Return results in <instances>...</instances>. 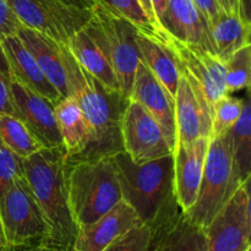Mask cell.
Here are the masks:
<instances>
[{"label":"cell","mask_w":251,"mask_h":251,"mask_svg":"<svg viewBox=\"0 0 251 251\" xmlns=\"http://www.w3.org/2000/svg\"><path fill=\"white\" fill-rule=\"evenodd\" d=\"M61 59L69 96L77 102L92 130V139L85 151L66 164L113 157L122 152V119L129 98L122 91L105 87L88 74L65 44H61Z\"/></svg>","instance_id":"6da1fadb"},{"label":"cell","mask_w":251,"mask_h":251,"mask_svg":"<svg viewBox=\"0 0 251 251\" xmlns=\"http://www.w3.org/2000/svg\"><path fill=\"white\" fill-rule=\"evenodd\" d=\"M122 199L156 234L181 212L174 188L173 153L135 163L124 151L113 156Z\"/></svg>","instance_id":"7a4b0ae2"},{"label":"cell","mask_w":251,"mask_h":251,"mask_svg":"<svg viewBox=\"0 0 251 251\" xmlns=\"http://www.w3.org/2000/svg\"><path fill=\"white\" fill-rule=\"evenodd\" d=\"M66 169L63 146L43 147L24 159L25 176L46 222L42 244L60 251H70L77 234L68 202Z\"/></svg>","instance_id":"3957f363"},{"label":"cell","mask_w":251,"mask_h":251,"mask_svg":"<svg viewBox=\"0 0 251 251\" xmlns=\"http://www.w3.org/2000/svg\"><path fill=\"white\" fill-rule=\"evenodd\" d=\"M66 166L68 202L77 229L97 221L123 200L113 157Z\"/></svg>","instance_id":"277c9868"},{"label":"cell","mask_w":251,"mask_h":251,"mask_svg":"<svg viewBox=\"0 0 251 251\" xmlns=\"http://www.w3.org/2000/svg\"><path fill=\"white\" fill-rule=\"evenodd\" d=\"M83 29L105 56L117 76L120 91L129 98L136 68L141 60L136 42L139 28L98 1Z\"/></svg>","instance_id":"5b68a950"},{"label":"cell","mask_w":251,"mask_h":251,"mask_svg":"<svg viewBox=\"0 0 251 251\" xmlns=\"http://www.w3.org/2000/svg\"><path fill=\"white\" fill-rule=\"evenodd\" d=\"M239 185L235 178L229 131L210 137L198 199L186 215L205 230Z\"/></svg>","instance_id":"8992f818"},{"label":"cell","mask_w":251,"mask_h":251,"mask_svg":"<svg viewBox=\"0 0 251 251\" xmlns=\"http://www.w3.org/2000/svg\"><path fill=\"white\" fill-rule=\"evenodd\" d=\"M100 0H7L22 26L59 44L82 29Z\"/></svg>","instance_id":"52a82bcc"},{"label":"cell","mask_w":251,"mask_h":251,"mask_svg":"<svg viewBox=\"0 0 251 251\" xmlns=\"http://www.w3.org/2000/svg\"><path fill=\"white\" fill-rule=\"evenodd\" d=\"M0 248L42 244L46 222L26 176L17 178L0 200Z\"/></svg>","instance_id":"ba28073f"},{"label":"cell","mask_w":251,"mask_h":251,"mask_svg":"<svg viewBox=\"0 0 251 251\" xmlns=\"http://www.w3.org/2000/svg\"><path fill=\"white\" fill-rule=\"evenodd\" d=\"M154 32L173 55L180 75L205 95L212 109L218 100L228 95L226 61L200 47L178 41L163 29L157 28Z\"/></svg>","instance_id":"9c48e42d"},{"label":"cell","mask_w":251,"mask_h":251,"mask_svg":"<svg viewBox=\"0 0 251 251\" xmlns=\"http://www.w3.org/2000/svg\"><path fill=\"white\" fill-rule=\"evenodd\" d=\"M207 251H245L251 235L250 180L244 181L205 229Z\"/></svg>","instance_id":"30bf717a"},{"label":"cell","mask_w":251,"mask_h":251,"mask_svg":"<svg viewBox=\"0 0 251 251\" xmlns=\"http://www.w3.org/2000/svg\"><path fill=\"white\" fill-rule=\"evenodd\" d=\"M122 141L123 151L135 163L173 153L157 120L130 98L122 119Z\"/></svg>","instance_id":"8fae6325"},{"label":"cell","mask_w":251,"mask_h":251,"mask_svg":"<svg viewBox=\"0 0 251 251\" xmlns=\"http://www.w3.org/2000/svg\"><path fill=\"white\" fill-rule=\"evenodd\" d=\"M14 115L27 127L32 136L46 149L61 147L60 132L50 100L34 91L10 80Z\"/></svg>","instance_id":"7c38bea8"},{"label":"cell","mask_w":251,"mask_h":251,"mask_svg":"<svg viewBox=\"0 0 251 251\" xmlns=\"http://www.w3.org/2000/svg\"><path fill=\"white\" fill-rule=\"evenodd\" d=\"M129 98L142 105L157 120L173 152L176 145L174 97L154 77L142 60H140L136 68Z\"/></svg>","instance_id":"4fadbf2b"},{"label":"cell","mask_w":251,"mask_h":251,"mask_svg":"<svg viewBox=\"0 0 251 251\" xmlns=\"http://www.w3.org/2000/svg\"><path fill=\"white\" fill-rule=\"evenodd\" d=\"M210 137L193 142H176L173 151L174 188L181 212L186 213L196 202L205 167Z\"/></svg>","instance_id":"5bb4252c"},{"label":"cell","mask_w":251,"mask_h":251,"mask_svg":"<svg viewBox=\"0 0 251 251\" xmlns=\"http://www.w3.org/2000/svg\"><path fill=\"white\" fill-rule=\"evenodd\" d=\"M159 28L178 41L217 55L210 22L193 0H168Z\"/></svg>","instance_id":"9a60e30c"},{"label":"cell","mask_w":251,"mask_h":251,"mask_svg":"<svg viewBox=\"0 0 251 251\" xmlns=\"http://www.w3.org/2000/svg\"><path fill=\"white\" fill-rule=\"evenodd\" d=\"M176 142H193L199 137H210L212 109L207 100L180 75L174 96Z\"/></svg>","instance_id":"2e32d148"},{"label":"cell","mask_w":251,"mask_h":251,"mask_svg":"<svg viewBox=\"0 0 251 251\" xmlns=\"http://www.w3.org/2000/svg\"><path fill=\"white\" fill-rule=\"evenodd\" d=\"M140 225L142 223L135 211L120 200L97 221L78 228L70 251H104L118 238Z\"/></svg>","instance_id":"e0dca14e"},{"label":"cell","mask_w":251,"mask_h":251,"mask_svg":"<svg viewBox=\"0 0 251 251\" xmlns=\"http://www.w3.org/2000/svg\"><path fill=\"white\" fill-rule=\"evenodd\" d=\"M0 41L9 64L10 80L16 81L56 104L61 100V96L47 78L17 34L1 37Z\"/></svg>","instance_id":"ac0fdd59"},{"label":"cell","mask_w":251,"mask_h":251,"mask_svg":"<svg viewBox=\"0 0 251 251\" xmlns=\"http://www.w3.org/2000/svg\"><path fill=\"white\" fill-rule=\"evenodd\" d=\"M16 34L61 98L68 97V82L61 59V44L25 26L20 27Z\"/></svg>","instance_id":"d6986e66"},{"label":"cell","mask_w":251,"mask_h":251,"mask_svg":"<svg viewBox=\"0 0 251 251\" xmlns=\"http://www.w3.org/2000/svg\"><path fill=\"white\" fill-rule=\"evenodd\" d=\"M54 114L68 163L85 151L92 139V130L77 102L70 96L54 105Z\"/></svg>","instance_id":"ffe728a7"},{"label":"cell","mask_w":251,"mask_h":251,"mask_svg":"<svg viewBox=\"0 0 251 251\" xmlns=\"http://www.w3.org/2000/svg\"><path fill=\"white\" fill-rule=\"evenodd\" d=\"M140 58L150 69L154 77L166 87L172 96H176L180 73L169 49L157 37L156 32L137 29L136 36Z\"/></svg>","instance_id":"44dd1931"},{"label":"cell","mask_w":251,"mask_h":251,"mask_svg":"<svg viewBox=\"0 0 251 251\" xmlns=\"http://www.w3.org/2000/svg\"><path fill=\"white\" fill-rule=\"evenodd\" d=\"M152 251H207L205 230L180 212L153 234Z\"/></svg>","instance_id":"7402d4cb"},{"label":"cell","mask_w":251,"mask_h":251,"mask_svg":"<svg viewBox=\"0 0 251 251\" xmlns=\"http://www.w3.org/2000/svg\"><path fill=\"white\" fill-rule=\"evenodd\" d=\"M65 46L71 51L76 61L88 74L97 78L105 87L120 91L117 76H115L112 66L109 65L100 49L96 46V43L91 39L85 29H80L74 36H71L68 44Z\"/></svg>","instance_id":"603a6c76"},{"label":"cell","mask_w":251,"mask_h":251,"mask_svg":"<svg viewBox=\"0 0 251 251\" xmlns=\"http://www.w3.org/2000/svg\"><path fill=\"white\" fill-rule=\"evenodd\" d=\"M250 22L245 21L239 14L222 12L211 24L217 55L227 61L234 51L250 44Z\"/></svg>","instance_id":"cb8c5ba5"},{"label":"cell","mask_w":251,"mask_h":251,"mask_svg":"<svg viewBox=\"0 0 251 251\" xmlns=\"http://www.w3.org/2000/svg\"><path fill=\"white\" fill-rule=\"evenodd\" d=\"M235 178L242 185L250 180L251 174V104L249 95L238 122L229 130Z\"/></svg>","instance_id":"d4e9b609"},{"label":"cell","mask_w":251,"mask_h":251,"mask_svg":"<svg viewBox=\"0 0 251 251\" xmlns=\"http://www.w3.org/2000/svg\"><path fill=\"white\" fill-rule=\"evenodd\" d=\"M0 141L22 158L43 149L27 127L11 114H0Z\"/></svg>","instance_id":"484cf974"},{"label":"cell","mask_w":251,"mask_h":251,"mask_svg":"<svg viewBox=\"0 0 251 251\" xmlns=\"http://www.w3.org/2000/svg\"><path fill=\"white\" fill-rule=\"evenodd\" d=\"M251 76V46L243 47L226 61V87L228 95L249 90Z\"/></svg>","instance_id":"4316f807"},{"label":"cell","mask_w":251,"mask_h":251,"mask_svg":"<svg viewBox=\"0 0 251 251\" xmlns=\"http://www.w3.org/2000/svg\"><path fill=\"white\" fill-rule=\"evenodd\" d=\"M244 103L245 98L233 97L232 95H226L218 100L212 108L210 137L221 136L229 131L242 115Z\"/></svg>","instance_id":"83f0119b"},{"label":"cell","mask_w":251,"mask_h":251,"mask_svg":"<svg viewBox=\"0 0 251 251\" xmlns=\"http://www.w3.org/2000/svg\"><path fill=\"white\" fill-rule=\"evenodd\" d=\"M100 1L107 5L120 16L129 20L137 28L144 31H153L158 28L146 14L140 0H100Z\"/></svg>","instance_id":"f1b7e54d"},{"label":"cell","mask_w":251,"mask_h":251,"mask_svg":"<svg viewBox=\"0 0 251 251\" xmlns=\"http://www.w3.org/2000/svg\"><path fill=\"white\" fill-rule=\"evenodd\" d=\"M24 159L0 141V200L11 184L17 178L25 176ZM0 243H1V232H0Z\"/></svg>","instance_id":"f546056e"},{"label":"cell","mask_w":251,"mask_h":251,"mask_svg":"<svg viewBox=\"0 0 251 251\" xmlns=\"http://www.w3.org/2000/svg\"><path fill=\"white\" fill-rule=\"evenodd\" d=\"M153 234L146 226L140 225L127 230L104 251H152Z\"/></svg>","instance_id":"4dcf8cb0"},{"label":"cell","mask_w":251,"mask_h":251,"mask_svg":"<svg viewBox=\"0 0 251 251\" xmlns=\"http://www.w3.org/2000/svg\"><path fill=\"white\" fill-rule=\"evenodd\" d=\"M20 27H22V24L12 11L7 0H0V38L16 34Z\"/></svg>","instance_id":"1f68e13d"},{"label":"cell","mask_w":251,"mask_h":251,"mask_svg":"<svg viewBox=\"0 0 251 251\" xmlns=\"http://www.w3.org/2000/svg\"><path fill=\"white\" fill-rule=\"evenodd\" d=\"M0 114L14 115L10 78L4 77L2 75H0Z\"/></svg>","instance_id":"d6a6232c"},{"label":"cell","mask_w":251,"mask_h":251,"mask_svg":"<svg viewBox=\"0 0 251 251\" xmlns=\"http://www.w3.org/2000/svg\"><path fill=\"white\" fill-rule=\"evenodd\" d=\"M193 1L198 6V9L205 15L210 25L215 22L223 12L217 0H193Z\"/></svg>","instance_id":"836d02e7"},{"label":"cell","mask_w":251,"mask_h":251,"mask_svg":"<svg viewBox=\"0 0 251 251\" xmlns=\"http://www.w3.org/2000/svg\"><path fill=\"white\" fill-rule=\"evenodd\" d=\"M150 1H151L152 10H153L154 21H156L157 27L159 28V24H161L162 17H163L164 11H166L167 1L168 0H150Z\"/></svg>","instance_id":"e575fe53"},{"label":"cell","mask_w":251,"mask_h":251,"mask_svg":"<svg viewBox=\"0 0 251 251\" xmlns=\"http://www.w3.org/2000/svg\"><path fill=\"white\" fill-rule=\"evenodd\" d=\"M0 251H60L44 244H32L17 248H0Z\"/></svg>","instance_id":"d590c367"},{"label":"cell","mask_w":251,"mask_h":251,"mask_svg":"<svg viewBox=\"0 0 251 251\" xmlns=\"http://www.w3.org/2000/svg\"><path fill=\"white\" fill-rule=\"evenodd\" d=\"M217 1L218 4H220L221 9H222L223 12L240 15L239 0H217Z\"/></svg>","instance_id":"8d00e7d4"},{"label":"cell","mask_w":251,"mask_h":251,"mask_svg":"<svg viewBox=\"0 0 251 251\" xmlns=\"http://www.w3.org/2000/svg\"><path fill=\"white\" fill-rule=\"evenodd\" d=\"M0 75H2L6 78H10L9 64H7L6 56H5L4 49H2L1 41H0Z\"/></svg>","instance_id":"74e56055"},{"label":"cell","mask_w":251,"mask_h":251,"mask_svg":"<svg viewBox=\"0 0 251 251\" xmlns=\"http://www.w3.org/2000/svg\"><path fill=\"white\" fill-rule=\"evenodd\" d=\"M140 2H141L142 7H144V10L146 11V14L150 16V19H151L152 21L154 22V25H156V21H154V17H153V10H152L151 1H150V0H140Z\"/></svg>","instance_id":"f35d334b"},{"label":"cell","mask_w":251,"mask_h":251,"mask_svg":"<svg viewBox=\"0 0 251 251\" xmlns=\"http://www.w3.org/2000/svg\"><path fill=\"white\" fill-rule=\"evenodd\" d=\"M245 251H251V247L249 248V249H247V250H245Z\"/></svg>","instance_id":"ab89813d"}]
</instances>
